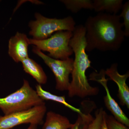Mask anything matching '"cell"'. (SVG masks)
<instances>
[{
	"mask_svg": "<svg viewBox=\"0 0 129 129\" xmlns=\"http://www.w3.org/2000/svg\"><path fill=\"white\" fill-rule=\"evenodd\" d=\"M84 26L86 52L95 49L103 52L117 51L124 41L123 25L119 15L99 13L94 16H89Z\"/></svg>",
	"mask_w": 129,
	"mask_h": 129,
	"instance_id": "1",
	"label": "cell"
},
{
	"mask_svg": "<svg viewBox=\"0 0 129 129\" xmlns=\"http://www.w3.org/2000/svg\"><path fill=\"white\" fill-rule=\"evenodd\" d=\"M86 29L84 25L75 26L69 45L75 54L73 67L72 73V80L70 82L68 95L70 98L76 96L85 98L96 95L99 89L93 87L88 82L86 72L91 68V61L86 51Z\"/></svg>",
	"mask_w": 129,
	"mask_h": 129,
	"instance_id": "2",
	"label": "cell"
},
{
	"mask_svg": "<svg viewBox=\"0 0 129 129\" xmlns=\"http://www.w3.org/2000/svg\"><path fill=\"white\" fill-rule=\"evenodd\" d=\"M45 104L28 81L23 80L22 86L6 96L0 98V109L5 115L24 111Z\"/></svg>",
	"mask_w": 129,
	"mask_h": 129,
	"instance_id": "3",
	"label": "cell"
},
{
	"mask_svg": "<svg viewBox=\"0 0 129 129\" xmlns=\"http://www.w3.org/2000/svg\"><path fill=\"white\" fill-rule=\"evenodd\" d=\"M36 20L29 22V35L32 39L41 40L48 39L58 31H70L73 32L75 27V21L72 16L62 19L48 18L39 13L35 14Z\"/></svg>",
	"mask_w": 129,
	"mask_h": 129,
	"instance_id": "4",
	"label": "cell"
},
{
	"mask_svg": "<svg viewBox=\"0 0 129 129\" xmlns=\"http://www.w3.org/2000/svg\"><path fill=\"white\" fill-rule=\"evenodd\" d=\"M73 32L70 31H58L46 39L37 40L29 39V44L41 51L48 52V56L57 60H64L73 53L70 46Z\"/></svg>",
	"mask_w": 129,
	"mask_h": 129,
	"instance_id": "5",
	"label": "cell"
},
{
	"mask_svg": "<svg viewBox=\"0 0 129 129\" xmlns=\"http://www.w3.org/2000/svg\"><path fill=\"white\" fill-rule=\"evenodd\" d=\"M32 51L42 58L54 74L56 89L60 91H68L70 84L69 76L73 71L74 59L70 57L64 60L52 58L35 46H33Z\"/></svg>",
	"mask_w": 129,
	"mask_h": 129,
	"instance_id": "6",
	"label": "cell"
},
{
	"mask_svg": "<svg viewBox=\"0 0 129 129\" xmlns=\"http://www.w3.org/2000/svg\"><path fill=\"white\" fill-rule=\"evenodd\" d=\"M45 104L4 116L0 115V129H10L23 124H41L46 112Z\"/></svg>",
	"mask_w": 129,
	"mask_h": 129,
	"instance_id": "7",
	"label": "cell"
},
{
	"mask_svg": "<svg viewBox=\"0 0 129 129\" xmlns=\"http://www.w3.org/2000/svg\"><path fill=\"white\" fill-rule=\"evenodd\" d=\"M105 70L102 69L98 73L93 72L90 75V80L94 81L100 83L106 90V94L104 97L105 106L111 112L115 119L127 127H129V119L118 104L112 96L108 86V79L105 77Z\"/></svg>",
	"mask_w": 129,
	"mask_h": 129,
	"instance_id": "8",
	"label": "cell"
},
{
	"mask_svg": "<svg viewBox=\"0 0 129 129\" xmlns=\"http://www.w3.org/2000/svg\"><path fill=\"white\" fill-rule=\"evenodd\" d=\"M106 75L109 77V80L113 81L117 85L118 97L120 104L129 108V88L126 81L129 77V71L124 74H120L118 70V64L114 63L105 70Z\"/></svg>",
	"mask_w": 129,
	"mask_h": 129,
	"instance_id": "9",
	"label": "cell"
},
{
	"mask_svg": "<svg viewBox=\"0 0 129 129\" xmlns=\"http://www.w3.org/2000/svg\"><path fill=\"white\" fill-rule=\"evenodd\" d=\"M29 45V39L26 35L17 32L9 40L8 54L15 62H21L29 57L28 47Z\"/></svg>",
	"mask_w": 129,
	"mask_h": 129,
	"instance_id": "10",
	"label": "cell"
},
{
	"mask_svg": "<svg viewBox=\"0 0 129 129\" xmlns=\"http://www.w3.org/2000/svg\"><path fill=\"white\" fill-rule=\"evenodd\" d=\"M96 108V105L92 101L86 100L82 102L80 108L81 112L78 113L77 120L70 129H88L94 119L91 113Z\"/></svg>",
	"mask_w": 129,
	"mask_h": 129,
	"instance_id": "11",
	"label": "cell"
},
{
	"mask_svg": "<svg viewBox=\"0 0 129 129\" xmlns=\"http://www.w3.org/2000/svg\"><path fill=\"white\" fill-rule=\"evenodd\" d=\"M73 125L67 117L49 111L47 113L42 129H70Z\"/></svg>",
	"mask_w": 129,
	"mask_h": 129,
	"instance_id": "12",
	"label": "cell"
},
{
	"mask_svg": "<svg viewBox=\"0 0 129 129\" xmlns=\"http://www.w3.org/2000/svg\"><path fill=\"white\" fill-rule=\"evenodd\" d=\"M23 70L37 81L39 84H45L47 82V77L40 65L34 60L29 57L21 62Z\"/></svg>",
	"mask_w": 129,
	"mask_h": 129,
	"instance_id": "13",
	"label": "cell"
},
{
	"mask_svg": "<svg viewBox=\"0 0 129 129\" xmlns=\"http://www.w3.org/2000/svg\"><path fill=\"white\" fill-rule=\"evenodd\" d=\"M93 9L97 12H103L117 14L122 9L123 6L122 0H94Z\"/></svg>",
	"mask_w": 129,
	"mask_h": 129,
	"instance_id": "14",
	"label": "cell"
},
{
	"mask_svg": "<svg viewBox=\"0 0 129 129\" xmlns=\"http://www.w3.org/2000/svg\"><path fill=\"white\" fill-rule=\"evenodd\" d=\"M36 91L37 94L43 101H52L56 102L63 104L74 112L78 113L81 112L80 109L76 108L70 105L66 101L65 97L64 96H60L53 94L51 92L45 90L42 88L41 85L39 84L36 86Z\"/></svg>",
	"mask_w": 129,
	"mask_h": 129,
	"instance_id": "15",
	"label": "cell"
},
{
	"mask_svg": "<svg viewBox=\"0 0 129 129\" xmlns=\"http://www.w3.org/2000/svg\"><path fill=\"white\" fill-rule=\"evenodd\" d=\"M67 9L74 13L83 9H93V2L90 0H61Z\"/></svg>",
	"mask_w": 129,
	"mask_h": 129,
	"instance_id": "16",
	"label": "cell"
},
{
	"mask_svg": "<svg viewBox=\"0 0 129 129\" xmlns=\"http://www.w3.org/2000/svg\"><path fill=\"white\" fill-rule=\"evenodd\" d=\"M106 113L103 108L97 109L95 112V117L89 125L88 129H101Z\"/></svg>",
	"mask_w": 129,
	"mask_h": 129,
	"instance_id": "17",
	"label": "cell"
},
{
	"mask_svg": "<svg viewBox=\"0 0 129 129\" xmlns=\"http://www.w3.org/2000/svg\"><path fill=\"white\" fill-rule=\"evenodd\" d=\"M122 11L119 15L120 18L123 19V26L124 27V32L125 36H129V1L126 2L122 6Z\"/></svg>",
	"mask_w": 129,
	"mask_h": 129,
	"instance_id": "18",
	"label": "cell"
},
{
	"mask_svg": "<svg viewBox=\"0 0 129 129\" xmlns=\"http://www.w3.org/2000/svg\"><path fill=\"white\" fill-rule=\"evenodd\" d=\"M105 120L108 129H129V127L118 122L112 115H109L107 113Z\"/></svg>",
	"mask_w": 129,
	"mask_h": 129,
	"instance_id": "19",
	"label": "cell"
},
{
	"mask_svg": "<svg viewBox=\"0 0 129 129\" xmlns=\"http://www.w3.org/2000/svg\"><path fill=\"white\" fill-rule=\"evenodd\" d=\"M37 125L30 124L27 129H37Z\"/></svg>",
	"mask_w": 129,
	"mask_h": 129,
	"instance_id": "20",
	"label": "cell"
},
{
	"mask_svg": "<svg viewBox=\"0 0 129 129\" xmlns=\"http://www.w3.org/2000/svg\"><path fill=\"white\" fill-rule=\"evenodd\" d=\"M105 115H106V114H105ZM101 129H108L107 125H106V120H105V118H104V121H103V123L102 125L101 128Z\"/></svg>",
	"mask_w": 129,
	"mask_h": 129,
	"instance_id": "21",
	"label": "cell"
}]
</instances>
